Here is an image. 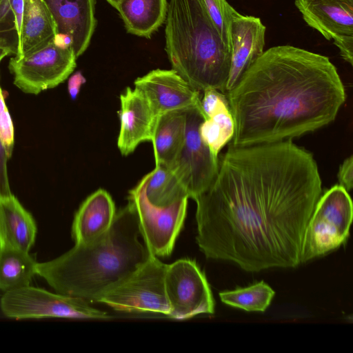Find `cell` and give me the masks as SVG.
Returning a JSON list of instances; mask_svg holds the SVG:
<instances>
[{
    "label": "cell",
    "instance_id": "obj_1",
    "mask_svg": "<svg viewBox=\"0 0 353 353\" xmlns=\"http://www.w3.org/2000/svg\"><path fill=\"white\" fill-rule=\"evenodd\" d=\"M321 192L313 155L291 140L230 145L194 199L196 243L207 259L245 271L295 268Z\"/></svg>",
    "mask_w": 353,
    "mask_h": 353
},
{
    "label": "cell",
    "instance_id": "obj_2",
    "mask_svg": "<svg viewBox=\"0 0 353 353\" xmlns=\"http://www.w3.org/2000/svg\"><path fill=\"white\" fill-rule=\"evenodd\" d=\"M235 131L233 146L279 142L332 123L345 100L326 56L283 45L270 48L226 92Z\"/></svg>",
    "mask_w": 353,
    "mask_h": 353
},
{
    "label": "cell",
    "instance_id": "obj_3",
    "mask_svg": "<svg viewBox=\"0 0 353 353\" xmlns=\"http://www.w3.org/2000/svg\"><path fill=\"white\" fill-rule=\"evenodd\" d=\"M141 236L137 213L128 201L109 231L86 245L75 244L61 256L36 265V274L58 293L99 302L151 254Z\"/></svg>",
    "mask_w": 353,
    "mask_h": 353
},
{
    "label": "cell",
    "instance_id": "obj_4",
    "mask_svg": "<svg viewBox=\"0 0 353 353\" xmlns=\"http://www.w3.org/2000/svg\"><path fill=\"white\" fill-rule=\"evenodd\" d=\"M165 34L173 70L199 92L212 88L225 92L231 51L201 0H170Z\"/></svg>",
    "mask_w": 353,
    "mask_h": 353
},
{
    "label": "cell",
    "instance_id": "obj_5",
    "mask_svg": "<svg viewBox=\"0 0 353 353\" xmlns=\"http://www.w3.org/2000/svg\"><path fill=\"white\" fill-rule=\"evenodd\" d=\"M353 205L348 192L335 185L319 199L305 230L301 263L340 247L349 235Z\"/></svg>",
    "mask_w": 353,
    "mask_h": 353
},
{
    "label": "cell",
    "instance_id": "obj_6",
    "mask_svg": "<svg viewBox=\"0 0 353 353\" xmlns=\"http://www.w3.org/2000/svg\"><path fill=\"white\" fill-rule=\"evenodd\" d=\"M167 265L150 254L148 259L99 301L114 310L127 312H153L168 316L165 289Z\"/></svg>",
    "mask_w": 353,
    "mask_h": 353
},
{
    "label": "cell",
    "instance_id": "obj_7",
    "mask_svg": "<svg viewBox=\"0 0 353 353\" xmlns=\"http://www.w3.org/2000/svg\"><path fill=\"white\" fill-rule=\"evenodd\" d=\"M0 307L5 316L15 319L56 317L103 320L112 318L107 312L92 307L84 299L30 285L4 292Z\"/></svg>",
    "mask_w": 353,
    "mask_h": 353
},
{
    "label": "cell",
    "instance_id": "obj_8",
    "mask_svg": "<svg viewBox=\"0 0 353 353\" xmlns=\"http://www.w3.org/2000/svg\"><path fill=\"white\" fill-rule=\"evenodd\" d=\"M185 140L169 168L186 190L189 198L196 199L213 183L219 171V157H214L202 141L199 125L204 120L198 108L186 110Z\"/></svg>",
    "mask_w": 353,
    "mask_h": 353
},
{
    "label": "cell",
    "instance_id": "obj_9",
    "mask_svg": "<svg viewBox=\"0 0 353 353\" xmlns=\"http://www.w3.org/2000/svg\"><path fill=\"white\" fill-rule=\"evenodd\" d=\"M73 48L61 49L52 41L46 46L19 59L11 58L8 68L13 83L23 92L38 94L57 87L76 68Z\"/></svg>",
    "mask_w": 353,
    "mask_h": 353
},
{
    "label": "cell",
    "instance_id": "obj_10",
    "mask_svg": "<svg viewBox=\"0 0 353 353\" xmlns=\"http://www.w3.org/2000/svg\"><path fill=\"white\" fill-rule=\"evenodd\" d=\"M165 289L170 307L168 317L183 320L214 312L209 283L193 260L181 259L167 265Z\"/></svg>",
    "mask_w": 353,
    "mask_h": 353
},
{
    "label": "cell",
    "instance_id": "obj_11",
    "mask_svg": "<svg viewBox=\"0 0 353 353\" xmlns=\"http://www.w3.org/2000/svg\"><path fill=\"white\" fill-rule=\"evenodd\" d=\"M128 201L135 210L141 236L150 254L157 257L170 255L184 223L188 199L169 207L155 208L132 189Z\"/></svg>",
    "mask_w": 353,
    "mask_h": 353
},
{
    "label": "cell",
    "instance_id": "obj_12",
    "mask_svg": "<svg viewBox=\"0 0 353 353\" xmlns=\"http://www.w3.org/2000/svg\"><path fill=\"white\" fill-rule=\"evenodd\" d=\"M305 23L333 39L342 58L353 63V0H295Z\"/></svg>",
    "mask_w": 353,
    "mask_h": 353
},
{
    "label": "cell",
    "instance_id": "obj_13",
    "mask_svg": "<svg viewBox=\"0 0 353 353\" xmlns=\"http://www.w3.org/2000/svg\"><path fill=\"white\" fill-rule=\"evenodd\" d=\"M134 83L145 95L157 117L172 110H200V92L173 69L153 70L137 78Z\"/></svg>",
    "mask_w": 353,
    "mask_h": 353
},
{
    "label": "cell",
    "instance_id": "obj_14",
    "mask_svg": "<svg viewBox=\"0 0 353 353\" xmlns=\"http://www.w3.org/2000/svg\"><path fill=\"white\" fill-rule=\"evenodd\" d=\"M231 62L225 92L232 90L242 75L263 53L265 26L261 19L239 13L229 7Z\"/></svg>",
    "mask_w": 353,
    "mask_h": 353
},
{
    "label": "cell",
    "instance_id": "obj_15",
    "mask_svg": "<svg viewBox=\"0 0 353 353\" xmlns=\"http://www.w3.org/2000/svg\"><path fill=\"white\" fill-rule=\"evenodd\" d=\"M120 101L117 146L126 156L141 142L152 141L157 117L145 95L136 88H127L121 94Z\"/></svg>",
    "mask_w": 353,
    "mask_h": 353
},
{
    "label": "cell",
    "instance_id": "obj_16",
    "mask_svg": "<svg viewBox=\"0 0 353 353\" xmlns=\"http://www.w3.org/2000/svg\"><path fill=\"white\" fill-rule=\"evenodd\" d=\"M57 26V33L69 34L76 57L88 48L97 19L94 0H43Z\"/></svg>",
    "mask_w": 353,
    "mask_h": 353
},
{
    "label": "cell",
    "instance_id": "obj_17",
    "mask_svg": "<svg viewBox=\"0 0 353 353\" xmlns=\"http://www.w3.org/2000/svg\"><path fill=\"white\" fill-rule=\"evenodd\" d=\"M115 215V205L110 194L103 189L93 192L74 215L72 236L75 244H90L105 235Z\"/></svg>",
    "mask_w": 353,
    "mask_h": 353
},
{
    "label": "cell",
    "instance_id": "obj_18",
    "mask_svg": "<svg viewBox=\"0 0 353 353\" xmlns=\"http://www.w3.org/2000/svg\"><path fill=\"white\" fill-rule=\"evenodd\" d=\"M37 232L34 218L17 198L12 194L0 196V248L29 252Z\"/></svg>",
    "mask_w": 353,
    "mask_h": 353
},
{
    "label": "cell",
    "instance_id": "obj_19",
    "mask_svg": "<svg viewBox=\"0 0 353 353\" xmlns=\"http://www.w3.org/2000/svg\"><path fill=\"white\" fill-rule=\"evenodd\" d=\"M57 33L52 15L43 0H24L19 59L46 46Z\"/></svg>",
    "mask_w": 353,
    "mask_h": 353
},
{
    "label": "cell",
    "instance_id": "obj_20",
    "mask_svg": "<svg viewBox=\"0 0 353 353\" xmlns=\"http://www.w3.org/2000/svg\"><path fill=\"white\" fill-rule=\"evenodd\" d=\"M186 110H176L157 117L152 139L156 165L170 168L185 140Z\"/></svg>",
    "mask_w": 353,
    "mask_h": 353
},
{
    "label": "cell",
    "instance_id": "obj_21",
    "mask_svg": "<svg viewBox=\"0 0 353 353\" xmlns=\"http://www.w3.org/2000/svg\"><path fill=\"white\" fill-rule=\"evenodd\" d=\"M167 0H120L117 10L127 31L150 39L165 21Z\"/></svg>",
    "mask_w": 353,
    "mask_h": 353
},
{
    "label": "cell",
    "instance_id": "obj_22",
    "mask_svg": "<svg viewBox=\"0 0 353 353\" xmlns=\"http://www.w3.org/2000/svg\"><path fill=\"white\" fill-rule=\"evenodd\" d=\"M134 189L155 208L169 207L189 198L186 190L172 170L161 165H156Z\"/></svg>",
    "mask_w": 353,
    "mask_h": 353
},
{
    "label": "cell",
    "instance_id": "obj_23",
    "mask_svg": "<svg viewBox=\"0 0 353 353\" xmlns=\"http://www.w3.org/2000/svg\"><path fill=\"white\" fill-rule=\"evenodd\" d=\"M37 263L29 252L0 248V290L6 292L29 285L37 274Z\"/></svg>",
    "mask_w": 353,
    "mask_h": 353
},
{
    "label": "cell",
    "instance_id": "obj_24",
    "mask_svg": "<svg viewBox=\"0 0 353 353\" xmlns=\"http://www.w3.org/2000/svg\"><path fill=\"white\" fill-rule=\"evenodd\" d=\"M275 292L261 281L244 288L219 293L221 301L226 305L248 312H264L270 305Z\"/></svg>",
    "mask_w": 353,
    "mask_h": 353
},
{
    "label": "cell",
    "instance_id": "obj_25",
    "mask_svg": "<svg viewBox=\"0 0 353 353\" xmlns=\"http://www.w3.org/2000/svg\"><path fill=\"white\" fill-rule=\"evenodd\" d=\"M199 134L212 154L219 157L222 148L232 141L235 125L230 110L217 112L200 124Z\"/></svg>",
    "mask_w": 353,
    "mask_h": 353
},
{
    "label": "cell",
    "instance_id": "obj_26",
    "mask_svg": "<svg viewBox=\"0 0 353 353\" xmlns=\"http://www.w3.org/2000/svg\"><path fill=\"white\" fill-rule=\"evenodd\" d=\"M222 41L231 51L230 4L226 0H201Z\"/></svg>",
    "mask_w": 353,
    "mask_h": 353
},
{
    "label": "cell",
    "instance_id": "obj_27",
    "mask_svg": "<svg viewBox=\"0 0 353 353\" xmlns=\"http://www.w3.org/2000/svg\"><path fill=\"white\" fill-rule=\"evenodd\" d=\"M229 110L228 100L223 92L212 88L203 91L200 101V111L204 119L217 112Z\"/></svg>",
    "mask_w": 353,
    "mask_h": 353
},
{
    "label": "cell",
    "instance_id": "obj_28",
    "mask_svg": "<svg viewBox=\"0 0 353 353\" xmlns=\"http://www.w3.org/2000/svg\"><path fill=\"white\" fill-rule=\"evenodd\" d=\"M0 140L6 149L8 159L12 157L14 134L13 123L6 106L2 90L0 87Z\"/></svg>",
    "mask_w": 353,
    "mask_h": 353
},
{
    "label": "cell",
    "instance_id": "obj_29",
    "mask_svg": "<svg viewBox=\"0 0 353 353\" xmlns=\"http://www.w3.org/2000/svg\"><path fill=\"white\" fill-rule=\"evenodd\" d=\"M0 40L8 42L17 49L18 37L8 0H0Z\"/></svg>",
    "mask_w": 353,
    "mask_h": 353
},
{
    "label": "cell",
    "instance_id": "obj_30",
    "mask_svg": "<svg viewBox=\"0 0 353 353\" xmlns=\"http://www.w3.org/2000/svg\"><path fill=\"white\" fill-rule=\"evenodd\" d=\"M339 185L344 188L347 192L352 189L353 186V157L345 159L341 164L338 174Z\"/></svg>",
    "mask_w": 353,
    "mask_h": 353
},
{
    "label": "cell",
    "instance_id": "obj_31",
    "mask_svg": "<svg viewBox=\"0 0 353 353\" xmlns=\"http://www.w3.org/2000/svg\"><path fill=\"white\" fill-rule=\"evenodd\" d=\"M8 157L0 140V196H8L12 193L7 168Z\"/></svg>",
    "mask_w": 353,
    "mask_h": 353
},
{
    "label": "cell",
    "instance_id": "obj_32",
    "mask_svg": "<svg viewBox=\"0 0 353 353\" xmlns=\"http://www.w3.org/2000/svg\"><path fill=\"white\" fill-rule=\"evenodd\" d=\"M10 6L14 14L15 29L18 37V46L20 45L22 22L24 10V0H8Z\"/></svg>",
    "mask_w": 353,
    "mask_h": 353
},
{
    "label": "cell",
    "instance_id": "obj_33",
    "mask_svg": "<svg viewBox=\"0 0 353 353\" xmlns=\"http://www.w3.org/2000/svg\"><path fill=\"white\" fill-rule=\"evenodd\" d=\"M85 81V78L79 71L75 72L69 78L68 90L72 100H76L82 85L84 84Z\"/></svg>",
    "mask_w": 353,
    "mask_h": 353
},
{
    "label": "cell",
    "instance_id": "obj_34",
    "mask_svg": "<svg viewBox=\"0 0 353 353\" xmlns=\"http://www.w3.org/2000/svg\"><path fill=\"white\" fill-rule=\"evenodd\" d=\"M53 43L61 49L72 48V38L68 34L57 33L52 39Z\"/></svg>",
    "mask_w": 353,
    "mask_h": 353
},
{
    "label": "cell",
    "instance_id": "obj_35",
    "mask_svg": "<svg viewBox=\"0 0 353 353\" xmlns=\"http://www.w3.org/2000/svg\"><path fill=\"white\" fill-rule=\"evenodd\" d=\"M17 49L8 42L0 40V62L6 56L10 54H17Z\"/></svg>",
    "mask_w": 353,
    "mask_h": 353
},
{
    "label": "cell",
    "instance_id": "obj_36",
    "mask_svg": "<svg viewBox=\"0 0 353 353\" xmlns=\"http://www.w3.org/2000/svg\"><path fill=\"white\" fill-rule=\"evenodd\" d=\"M112 6L117 8L120 0H106Z\"/></svg>",
    "mask_w": 353,
    "mask_h": 353
}]
</instances>
